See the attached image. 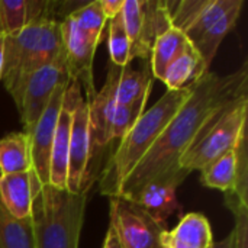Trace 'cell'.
I'll use <instances>...</instances> for the list:
<instances>
[{
  "label": "cell",
  "mask_w": 248,
  "mask_h": 248,
  "mask_svg": "<svg viewBox=\"0 0 248 248\" xmlns=\"http://www.w3.org/2000/svg\"><path fill=\"white\" fill-rule=\"evenodd\" d=\"M247 61L237 71L227 76H218L212 71L205 73L195 81L189 99L121 183L115 196L132 199L151 182H166L179 187L190 174L179 167V160L218 110L231 100L247 94Z\"/></svg>",
  "instance_id": "cell-1"
},
{
  "label": "cell",
  "mask_w": 248,
  "mask_h": 248,
  "mask_svg": "<svg viewBox=\"0 0 248 248\" xmlns=\"http://www.w3.org/2000/svg\"><path fill=\"white\" fill-rule=\"evenodd\" d=\"M193 84L180 90H167L154 106L137 119L132 128L119 141L116 151L106 163L99 182L102 195L108 198H113L116 195L121 183L148 153L171 118L189 99Z\"/></svg>",
  "instance_id": "cell-2"
},
{
  "label": "cell",
  "mask_w": 248,
  "mask_h": 248,
  "mask_svg": "<svg viewBox=\"0 0 248 248\" xmlns=\"http://www.w3.org/2000/svg\"><path fill=\"white\" fill-rule=\"evenodd\" d=\"M64 57L61 22L41 20L25 26L15 35L4 36L3 68L0 81L12 96L16 108L28 77L38 68Z\"/></svg>",
  "instance_id": "cell-3"
},
{
  "label": "cell",
  "mask_w": 248,
  "mask_h": 248,
  "mask_svg": "<svg viewBox=\"0 0 248 248\" xmlns=\"http://www.w3.org/2000/svg\"><path fill=\"white\" fill-rule=\"evenodd\" d=\"M90 187L74 195L51 185L32 199L31 222L35 248H78Z\"/></svg>",
  "instance_id": "cell-4"
},
{
  "label": "cell",
  "mask_w": 248,
  "mask_h": 248,
  "mask_svg": "<svg viewBox=\"0 0 248 248\" xmlns=\"http://www.w3.org/2000/svg\"><path fill=\"white\" fill-rule=\"evenodd\" d=\"M247 94L227 103L202 128L179 160V167L187 173L202 171L214 160L234 150L241 135L247 131Z\"/></svg>",
  "instance_id": "cell-5"
},
{
  "label": "cell",
  "mask_w": 248,
  "mask_h": 248,
  "mask_svg": "<svg viewBox=\"0 0 248 248\" xmlns=\"http://www.w3.org/2000/svg\"><path fill=\"white\" fill-rule=\"evenodd\" d=\"M121 13L131 42V61L134 58L150 60L155 38L171 26L167 3L124 0Z\"/></svg>",
  "instance_id": "cell-6"
},
{
  "label": "cell",
  "mask_w": 248,
  "mask_h": 248,
  "mask_svg": "<svg viewBox=\"0 0 248 248\" xmlns=\"http://www.w3.org/2000/svg\"><path fill=\"white\" fill-rule=\"evenodd\" d=\"M110 202V227L122 248H161L160 237L166 230L137 202L113 196Z\"/></svg>",
  "instance_id": "cell-7"
},
{
  "label": "cell",
  "mask_w": 248,
  "mask_h": 248,
  "mask_svg": "<svg viewBox=\"0 0 248 248\" xmlns=\"http://www.w3.org/2000/svg\"><path fill=\"white\" fill-rule=\"evenodd\" d=\"M65 81H70V77L65 68L64 57L52 64L38 68L28 77L22 92L20 103L16 108L20 116L23 132L26 135H31L36 126L55 89Z\"/></svg>",
  "instance_id": "cell-8"
},
{
  "label": "cell",
  "mask_w": 248,
  "mask_h": 248,
  "mask_svg": "<svg viewBox=\"0 0 248 248\" xmlns=\"http://www.w3.org/2000/svg\"><path fill=\"white\" fill-rule=\"evenodd\" d=\"M90 132H89V105L83 96L78 97L70 131L68 147V173H67V192L80 193L90 187L87 182V171L90 163Z\"/></svg>",
  "instance_id": "cell-9"
},
{
  "label": "cell",
  "mask_w": 248,
  "mask_h": 248,
  "mask_svg": "<svg viewBox=\"0 0 248 248\" xmlns=\"http://www.w3.org/2000/svg\"><path fill=\"white\" fill-rule=\"evenodd\" d=\"M61 36L70 81H78L81 92L84 90L86 97H89L96 92L93 81V60L99 44L83 35L70 16L61 22Z\"/></svg>",
  "instance_id": "cell-10"
},
{
  "label": "cell",
  "mask_w": 248,
  "mask_h": 248,
  "mask_svg": "<svg viewBox=\"0 0 248 248\" xmlns=\"http://www.w3.org/2000/svg\"><path fill=\"white\" fill-rule=\"evenodd\" d=\"M70 81L61 83L45 112L39 118L36 126L31 132L29 137V144H31V157H32V171L35 177L38 179L41 186L49 185V160H51V148H52V141L55 135V128H57V121L58 115L62 108L65 90L68 87Z\"/></svg>",
  "instance_id": "cell-11"
},
{
  "label": "cell",
  "mask_w": 248,
  "mask_h": 248,
  "mask_svg": "<svg viewBox=\"0 0 248 248\" xmlns=\"http://www.w3.org/2000/svg\"><path fill=\"white\" fill-rule=\"evenodd\" d=\"M80 96H83L80 83L74 80L70 81L65 90L61 112L58 115L49 160V185L60 190H67L70 131L73 122V112Z\"/></svg>",
  "instance_id": "cell-12"
},
{
  "label": "cell",
  "mask_w": 248,
  "mask_h": 248,
  "mask_svg": "<svg viewBox=\"0 0 248 248\" xmlns=\"http://www.w3.org/2000/svg\"><path fill=\"white\" fill-rule=\"evenodd\" d=\"M121 67L110 62L106 83L92 96L86 97L89 105V132H90V151L94 147H106L112 142V124L116 110L115 84Z\"/></svg>",
  "instance_id": "cell-13"
},
{
  "label": "cell",
  "mask_w": 248,
  "mask_h": 248,
  "mask_svg": "<svg viewBox=\"0 0 248 248\" xmlns=\"http://www.w3.org/2000/svg\"><path fill=\"white\" fill-rule=\"evenodd\" d=\"M33 171L0 174V203L16 219L31 218L33 195L41 189Z\"/></svg>",
  "instance_id": "cell-14"
},
{
  "label": "cell",
  "mask_w": 248,
  "mask_h": 248,
  "mask_svg": "<svg viewBox=\"0 0 248 248\" xmlns=\"http://www.w3.org/2000/svg\"><path fill=\"white\" fill-rule=\"evenodd\" d=\"M160 244L161 248H212L211 224L203 214H187L173 230L161 232Z\"/></svg>",
  "instance_id": "cell-15"
},
{
  "label": "cell",
  "mask_w": 248,
  "mask_h": 248,
  "mask_svg": "<svg viewBox=\"0 0 248 248\" xmlns=\"http://www.w3.org/2000/svg\"><path fill=\"white\" fill-rule=\"evenodd\" d=\"M177 186L166 182H151L145 185L131 201L137 202L155 222L164 227L167 218L182 209L176 198Z\"/></svg>",
  "instance_id": "cell-16"
},
{
  "label": "cell",
  "mask_w": 248,
  "mask_h": 248,
  "mask_svg": "<svg viewBox=\"0 0 248 248\" xmlns=\"http://www.w3.org/2000/svg\"><path fill=\"white\" fill-rule=\"evenodd\" d=\"M190 44L192 42L186 38V35L174 26H169L163 31L155 38L150 54V71L153 77L161 80L166 68L179 55H182Z\"/></svg>",
  "instance_id": "cell-17"
},
{
  "label": "cell",
  "mask_w": 248,
  "mask_h": 248,
  "mask_svg": "<svg viewBox=\"0 0 248 248\" xmlns=\"http://www.w3.org/2000/svg\"><path fill=\"white\" fill-rule=\"evenodd\" d=\"M208 71L211 70L206 68L199 52L193 44H190L186 51L166 68L161 81L167 86V90H180L192 86Z\"/></svg>",
  "instance_id": "cell-18"
},
{
  "label": "cell",
  "mask_w": 248,
  "mask_h": 248,
  "mask_svg": "<svg viewBox=\"0 0 248 248\" xmlns=\"http://www.w3.org/2000/svg\"><path fill=\"white\" fill-rule=\"evenodd\" d=\"M153 74L148 70H132L129 65L121 67L116 84L115 99L119 106H134L142 100H148L153 87Z\"/></svg>",
  "instance_id": "cell-19"
},
{
  "label": "cell",
  "mask_w": 248,
  "mask_h": 248,
  "mask_svg": "<svg viewBox=\"0 0 248 248\" xmlns=\"http://www.w3.org/2000/svg\"><path fill=\"white\" fill-rule=\"evenodd\" d=\"M32 170L29 137L22 132L7 134L0 140V174H16Z\"/></svg>",
  "instance_id": "cell-20"
},
{
  "label": "cell",
  "mask_w": 248,
  "mask_h": 248,
  "mask_svg": "<svg viewBox=\"0 0 248 248\" xmlns=\"http://www.w3.org/2000/svg\"><path fill=\"white\" fill-rule=\"evenodd\" d=\"M244 6V0H240L227 15H224L193 46L196 48V51L199 52L201 58L203 60L206 68L209 70L217 51L221 45V42L225 39V36L234 29V26L237 25V20L241 15V9Z\"/></svg>",
  "instance_id": "cell-21"
},
{
  "label": "cell",
  "mask_w": 248,
  "mask_h": 248,
  "mask_svg": "<svg viewBox=\"0 0 248 248\" xmlns=\"http://www.w3.org/2000/svg\"><path fill=\"white\" fill-rule=\"evenodd\" d=\"M202 183L209 189H218L224 193H232L237 185V155L235 148L222 154L202 171Z\"/></svg>",
  "instance_id": "cell-22"
},
{
  "label": "cell",
  "mask_w": 248,
  "mask_h": 248,
  "mask_svg": "<svg viewBox=\"0 0 248 248\" xmlns=\"http://www.w3.org/2000/svg\"><path fill=\"white\" fill-rule=\"evenodd\" d=\"M0 248H35L31 218L16 219L0 203Z\"/></svg>",
  "instance_id": "cell-23"
},
{
  "label": "cell",
  "mask_w": 248,
  "mask_h": 248,
  "mask_svg": "<svg viewBox=\"0 0 248 248\" xmlns=\"http://www.w3.org/2000/svg\"><path fill=\"white\" fill-rule=\"evenodd\" d=\"M240 0H208L206 6L185 31L186 38L195 45L224 15H227Z\"/></svg>",
  "instance_id": "cell-24"
},
{
  "label": "cell",
  "mask_w": 248,
  "mask_h": 248,
  "mask_svg": "<svg viewBox=\"0 0 248 248\" xmlns=\"http://www.w3.org/2000/svg\"><path fill=\"white\" fill-rule=\"evenodd\" d=\"M70 17L74 20L76 26L83 35H86L93 42L100 44L103 29L108 23V17L102 10L100 0H93L86 3L83 7L76 10L73 15H70Z\"/></svg>",
  "instance_id": "cell-25"
},
{
  "label": "cell",
  "mask_w": 248,
  "mask_h": 248,
  "mask_svg": "<svg viewBox=\"0 0 248 248\" xmlns=\"http://www.w3.org/2000/svg\"><path fill=\"white\" fill-rule=\"evenodd\" d=\"M108 32V49L110 62L116 67H125L131 62V42L125 31L122 13L109 19Z\"/></svg>",
  "instance_id": "cell-26"
},
{
  "label": "cell",
  "mask_w": 248,
  "mask_h": 248,
  "mask_svg": "<svg viewBox=\"0 0 248 248\" xmlns=\"http://www.w3.org/2000/svg\"><path fill=\"white\" fill-rule=\"evenodd\" d=\"M26 22V1L25 0H0V32L6 36L20 32Z\"/></svg>",
  "instance_id": "cell-27"
},
{
  "label": "cell",
  "mask_w": 248,
  "mask_h": 248,
  "mask_svg": "<svg viewBox=\"0 0 248 248\" xmlns=\"http://www.w3.org/2000/svg\"><path fill=\"white\" fill-rule=\"evenodd\" d=\"M225 205L235 218V227L231 232L232 248H248V203L234 193H225Z\"/></svg>",
  "instance_id": "cell-28"
},
{
  "label": "cell",
  "mask_w": 248,
  "mask_h": 248,
  "mask_svg": "<svg viewBox=\"0 0 248 248\" xmlns=\"http://www.w3.org/2000/svg\"><path fill=\"white\" fill-rule=\"evenodd\" d=\"M147 100H142L134 106H116L115 110V118L112 124V142L113 141H121L126 132L132 128V125L137 122V119L144 113Z\"/></svg>",
  "instance_id": "cell-29"
},
{
  "label": "cell",
  "mask_w": 248,
  "mask_h": 248,
  "mask_svg": "<svg viewBox=\"0 0 248 248\" xmlns=\"http://www.w3.org/2000/svg\"><path fill=\"white\" fill-rule=\"evenodd\" d=\"M237 185L234 189V195L248 203V151H247V131L241 135L237 147Z\"/></svg>",
  "instance_id": "cell-30"
},
{
  "label": "cell",
  "mask_w": 248,
  "mask_h": 248,
  "mask_svg": "<svg viewBox=\"0 0 248 248\" xmlns=\"http://www.w3.org/2000/svg\"><path fill=\"white\" fill-rule=\"evenodd\" d=\"M100 6H102L105 16L109 20V19L115 17L118 13H121L122 6H124V0H100Z\"/></svg>",
  "instance_id": "cell-31"
},
{
  "label": "cell",
  "mask_w": 248,
  "mask_h": 248,
  "mask_svg": "<svg viewBox=\"0 0 248 248\" xmlns=\"http://www.w3.org/2000/svg\"><path fill=\"white\" fill-rule=\"evenodd\" d=\"M103 248H122L119 244V240L116 237V232L115 230L109 225V230H108V234H106V238H105V243H103Z\"/></svg>",
  "instance_id": "cell-32"
},
{
  "label": "cell",
  "mask_w": 248,
  "mask_h": 248,
  "mask_svg": "<svg viewBox=\"0 0 248 248\" xmlns=\"http://www.w3.org/2000/svg\"><path fill=\"white\" fill-rule=\"evenodd\" d=\"M212 248H232V235L230 234L227 238L221 240L219 243H214Z\"/></svg>",
  "instance_id": "cell-33"
}]
</instances>
